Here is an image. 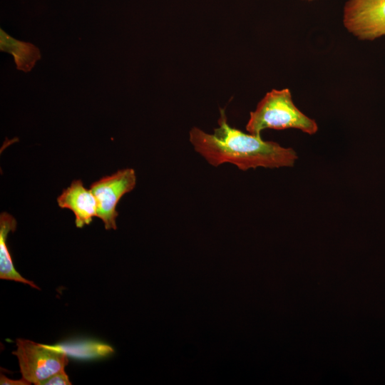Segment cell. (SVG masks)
<instances>
[{
	"label": "cell",
	"instance_id": "1",
	"mask_svg": "<svg viewBox=\"0 0 385 385\" xmlns=\"http://www.w3.org/2000/svg\"><path fill=\"white\" fill-rule=\"evenodd\" d=\"M218 124L213 134L195 127L190 131V141L195 150L212 166L228 163L241 170L258 167L277 168L292 167L297 159L292 148L230 127L223 109H220Z\"/></svg>",
	"mask_w": 385,
	"mask_h": 385
},
{
	"label": "cell",
	"instance_id": "2",
	"mask_svg": "<svg viewBox=\"0 0 385 385\" xmlns=\"http://www.w3.org/2000/svg\"><path fill=\"white\" fill-rule=\"evenodd\" d=\"M296 128L309 135L314 134L318 126L314 120L304 115L293 103L288 88L273 89L250 112L246 125L249 133L260 136L265 129Z\"/></svg>",
	"mask_w": 385,
	"mask_h": 385
},
{
	"label": "cell",
	"instance_id": "3",
	"mask_svg": "<svg viewBox=\"0 0 385 385\" xmlns=\"http://www.w3.org/2000/svg\"><path fill=\"white\" fill-rule=\"evenodd\" d=\"M16 344L13 354L18 359L22 378L30 384L41 385L68 363L66 354L49 346L24 339H17Z\"/></svg>",
	"mask_w": 385,
	"mask_h": 385
},
{
	"label": "cell",
	"instance_id": "4",
	"mask_svg": "<svg viewBox=\"0 0 385 385\" xmlns=\"http://www.w3.org/2000/svg\"><path fill=\"white\" fill-rule=\"evenodd\" d=\"M135 184V172L132 168L119 170L91 184L90 190L97 202V217L103 222L106 230L117 229L116 206L125 194L133 190Z\"/></svg>",
	"mask_w": 385,
	"mask_h": 385
},
{
	"label": "cell",
	"instance_id": "5",
	"mask_svg": "<svg viewBox=\"0 0 385 385\" xmlns=\"http://www.w3.org/2000/svg\"><path fill=\"white\" fill-rule=\"evenodd\" d=\"M345 28L361 40L385 35V0H348L344 6Z\"/></svg>",
	"mask_w": 385,
	"mask_h": 385
},
{
	"label": "cell",
	"instance_id": "6",
	"mask_svg": "<svg viewBox=\"0 0 385 385\" xmlns=\"http://www.w3.org/2000/svg\"><path fill=\"white\" fill-rule=\"evenodd\" d=\"M61 208L69 209L75 215L76 226L78 228L89 225L97 217V202L90 189L84 187L81 180H73L57 198Z\"/></svg>",
	"mask_w": 385,
	"mask_h": 385
},
{
	"label": "cell",
	"instance_id": "7",
	"mask_svg": "<svg viewBox=\"0 0 385 385\" xmlns=\"http://www.w3.org/2000/svg\"><path fill=\"white\" fill-rule=\"evenodd\" d=\"M16 228V219L6 212L0 215V279L21 282L33 288H40L32 281L23 277L15 269L6 240L9 232H13Z\"/></svg>",
	"mask_w": 385,
	"mask_h": 385
},
{
	"label": "cell",
	"instance_id": "8",
	"mask_svg": "<svg viewBox=\"0 0 385 385\" xmlns=\"http://www.w3.org/2000/svg\"><path fill=\"white\" fill-rule=\"evenodd\" d=\"M1 50L10 53L18 69L29 71L40 58L38 49L29 43L17 41L2 29L0 32Z\"/></svg>",
	"mask_w": 385,
	"mask_h": 385
},
{
	"label": "cell",
	"instance_id": "9",
	"mask_svg": "<svg viewBox=\"0 0 385 385\" xmlns=\"http://www.w3.org/2000/svg\"><path fill=\"white\" fill-rule=\"evenodd\" d=\"M49 346L66 355L70 354L81 358L101 357L110 354L113 351V349L108 345L94 342L64 343Z\"/></svg>",
	"mask_w": 385,
	"mask_h": 385
},
{
	"label": "cell",
	"instance_id": "10",
	"mask_svg": "<svg viewBox=\"0 0 385 385\" xmlns=\"http://www.w3.org/2000/svg\"><path fill=\"white\" fill-rule=\"evenodd\" d=\"M68 376L65 369L61 370L45 380L41 385H71Z\"/></svg>",
	"mask_w": 385,
	"mask_h": 385
},
{
	"label": "cell",
	"instance_id": "11",
	"mask_svg": "<svg viewBox=\"0 0 385 385\" xmlns=\"http://www.w3.org/2000/svg\"><path fill=\"white\" fill-rule=\"evenodd\" d=\"M1 385H29L31 384L29 381L21 378L20 380H13L1 374L0 377Z\"/></svg>",
	"mask_w": 385,
	"mask_h": 385
},
{
	"label": "cell",
	"instance_id": "12",
	"mask_svg": "<svg viewBox=\"0 0 385 385\" xmlns=\"http://www.w3.org/2000/svg\"><path fill=\"white\" fill-rule=\"evenodd\" d=\"M307 1H312V0H307Z\"/></svg>",
	"mask_w": 385,
	"mask_h": 385
}]
</instances>
